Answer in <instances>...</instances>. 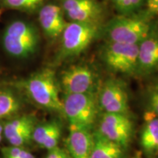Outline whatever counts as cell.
I'll return each mask as SVG.
<instances>
[{"instance_id":"cell-1","label":"cell","mask_w":158,"mask_h":158,"mask_svg":"<svg viewBox=\"0 0 158 158\" xmlns=\"http://www.w3.org/2000/svg\"><path fill=\"white\" fill-rule=\"evenodd\" d=\"M154 16L147 10L113 18L102 26L100 35L108 42L139 44L151 30L155 21Z\"/></svg>"},{"instance_id":"cell-20","label":"cell","mask_w":158,"mask_h":158,"mask_svg":"<svg viewBox=\"0 0 158 158\" xmlns=\"http://www.w3.org/2000/svg\"><path fill=\"white\" fill-rule=\"evenodd\" d=\"M44 0H3L6 7L23 11H31L41 5Z\"/></svg>"},{"instance_id":"cell-19","label":"cell","mask_w":158,"mask_h":158,"mask_svg":"<svg viewBox=\"0 0 158 158\" xmlns=\"http://www.w3.org/2000/svg\"><path fill=\"white\" fill-rule=\"evenodd\" d=\"M146 106L148 112L158 117V78L154 81L147 89Z\"/></svg>"},{"instance_id":"cell-26","label":"cell","mask_w":158,"mask_h":158,"mask_svg":"<svg viewBox=\"0 0 158 158\" xmlns=\"http://www.w3.org/2000/svg\"><path fill=\"white\" fill-rule=\"evenodd\" d=\"M122 1V0H112V2H114V4H115L116 6L118 5V4L121 2Z\"/></svg>"},{"instance_id":"cell-18","label":"cell","mask_w":158,"mask_h":158,"mask_svg":"<svg viewBox=\"0 0 158 158\" xmlns=\"http://www.w3.org/2000/svg\"><path fill=\"white\" fill-rule=\"evenodd\" d=\"M35 118L30 115H23L7 122L3 128V133L7 139L19 133L27 127L35 125Z\"/></svg>"},{"instance_id":"cell-4","label":"cell","mask_w":158,"mask_h":158,"mask_svg":"<svg viewBox=\"0 0 158 158\" xmlns=\"http://www.w3.org/2000/svg\"><path fill=\"white\" fill-rule=\"evenodd\" d=\"M62 114L70 125L92 130L99 116L98 92L64 94Z\"/></svg>"},{"instance_id":"cell-23","label":"cell","mask_w":158,"mask_h":158,"mask_svg":"<svg viewBox=\"0 0 158 158\" xmlns=\"http://www.w3.org/2000/svg\"><path fill=\"white\" fill-rule=\"evenodd\" d=\"M24 151V149L20 147L5 148L2 150L3 158H19Z\"/></svg>"},{"instance_id":"cell-27","label":"cell","mask_w":158,"mask_h":158,"mask_svg":"<svg viewBox=\"0 0 158 158\" xmlns=\"http://www.w3.org/2000/svg\"><path fill=\"white\" fill-rule=\"evenodd\" d=\"M3 128H4V127L2 126V124H0V134L3 133Z\"/></svg>"},{"instance_id":"cell-2","label":"cell","mask_w":158,"mask_h":158,"mask_svg":"<svg viewBox=\"0 0 158 158\" xmlns=\"http://www.w3.org/2000/svg\"><path fill=\"white\" fill-rule=\"evenodd\" d=\"M22 86L29 98L38 106L62 114L60 86L52 69L44 68L35 73L23 81Z\"/></svg>"},{"instance_id":"cell-5","label":"cell","mask_w":158,"mask_h":158,"mask_svg":"<svg viewBox=\"0 0 158 158\" xmlns=\"http://www.w3.org/2000/svg\"><path fill=\"white\" fill-rule=\"evenodd\" d=\"M102 26L69 22L61 35V45L56 57L62 61L82 54L100 35Z\"/></svg>"},{"instance_id":"cell-9","label":"cell","mask_w":158,"mask_h":158,"mask_svg":"<svg viewBox=\"0 0 158 158\" xmlns=\"http://www.w3.org/2000/svg\"><path fill=\"white\" fill-rule=\"evenodd\" d=\"M96 130L109 141L126 149L133 138L134 125L130 115L102 113Z\"/></svg>"},{"instance_id":"cell-3","label":"cell","mask_w":158,"mask_h":158,"mask_svg":"<svg viewBox=\"0 0 158 158\" xmlns=\"http://www.w3.org/2000/svg\"><path fill=\"white\" fill-rule=\"evenodd\" d=\"M39 34L31 23L25 21H13L3 33L4 48L12 56L25 59L36 52L39 44Z\"/></svg>"},{"instance_id":"cell-28","label":"cell","mask_w":158,"mask_h":158,"mask_svg":"<svg viewBox=\"0 0 158 158\" xmlns=\"http://www.w3.org/2000/svg\"><path fill=\"white\" fill-rule=\"evenodd\" d=\"M2 140V134H0V143H1Z\"/></svg>"},{"instance_id":"cell-30","label":"cell","mask_w":158,"mask_h":158,"mask_svg":"<svg viewBox=\"0 0 158 158\" xmlns=\"http://www.w3.org/2000/svg\"><path fill=\"white\" fill-rule=\"evenodd\" d=\"M1 15H2V10H0V18H1Z\"/></svg>"},{"instance_id":"cell-21","label":"cell","mask_w":158,"mask_h":158,"mask_svg":"<svg viewBox=\"0 0 158 158\" xmlns=\"http://www.w3.org/2000/svg\"><path fill=\"white\" fill-rule=\"evenodd\" d=\"M35 127V125H31L29 127H27L25 129L20 131L19 133L9 138L7 141L13 147H21V146L25 145V144L29 143L31 140H32V134Z\"/></svg>"},{"instance_id":"cell-29","label":"cell","mask_w":158,"mask_h":158,"mask_svg":"<svg viewBox=\"0 0 158 158\" xmlns=\"http://www.w3.org/2000/svg\"><path fill=\"white\" fill-rule=\"evenodd\" d=\"M133 158H141V157H140V156H136V157H133Z\"/></svg>"},{"instance_id":"cell-13","label":"cell","mask_w":158,"mask_h":158,"mask_svg":"<svg viewBox=\"0 0 158 158\" xmlns=\"http://www.w3.org/2000/svg\"><path fill=\"white\" fill-rule=\"evenodd\" d=\"M38 19L45 35L51 39L61 36L68 24L61 6L55 4H48L41 7Z\"/></svg>"},{"instance_id":"cell-31","label":"cell","mask_w":158,"mask_h":158,"mask_svg":"<svg viewBox=\"0 0 158 158\" xmlns=\"http://www.w3.org/2000/svg\"><path fill=\"white\" fill-rule=\"evenodd\" d=\"M157 153H158V152H157Z\"/></svg>"},{"instance_id":"cell-12","label":"cell","mask_w":158,"mask_h":158,"mask_svg":"<svg viewBox=\"0 0 158 158\" xmlns=\"http://www.w3.org/2000/svg\"><path fill=\"white\" fill-rule=\"evenodd\" d=\"M93 145V133L86 128L70 125L66 140L70 158H90Z\"/></svg>"},{"instance_id":"cell-11","label":"cell","mask_w":158,"mask_h":158,"mask_svg":"<svg viewBox=\"0 0 158 158\" xmlns=\"http://www.w3.org/2000/svg\"><path fill=\"white\" fill-rule=\"evenodd\" d=\"M158 72V21H155L149 34L138 44L136 75L149 76Z\"/></svg>"},{"instance_id":"cell-14","label":"cell","mask_w":158,"mask_h":158,"mask_svg":"<svg viewBox=\"0 0 158 158\" xmlns=\"http://www.w3.org/2000/svg\"><path fill=\"white\" fill-rule=\"evenodd\" d=\"M62 134V127L57 120H51L35 126L32 140L40 147L48 151L58 147Z\"/></svg>"},{"instance_id":"cell-15","label":"cell","mask_w":158,"mask_h":158,"mask_svg":"<svg viewBox=\"0 0 158 158\" xmlns=\"http://www.w3.org/2000/svg\"><path fill=\"white\" fill-rule=\"evenodd\" d=\"M145 117L140 143L144 154L148 157H153L158 152V117L149 112Z\"/></svg>"},{"instance_id":"cell-6","label":"cell","mask_w":158,"mask_h":158,"mask_svg":"<svg viewBox=\"0 0 158 158\" xmlns=\"http://www.w3.org/2000/svg\"><path fill=\"white\" fill-rule=\"evenodd\" d=\"M138 44L108 42L102 51V58L113 72L125 75H136Z\"/></svg>"},{"instance_id":"cell-22","label":"cell","mask_w":158,"mask_h":158,"mask_svg":"<svg viewBox=\"0 0 158 158\" xmlns=\"http://www.w3.org/2000/svg\"><path fill=\"white\" fill-rule=\"evenodd\" d=\"M144 1L145 0H122L116 7L122 15L132 14L141 7Z\"/></svg>"},{"instance_id":"cell-7","label":"cell","mask_w":158,"mask_h":158,"mask_svg":"<svg viewBox=\"0 0 158 158\" xmlns=\"http://www.w3.org/2000/svg\"><path fill=\"white\" fill-rule=\"evenodd\" d=\"M59 84L64 94L92 93L98 91V76L87 64L68 67L61 73Z\"/></svg>"},{"instance_id":"cell-10","label":"cell","mask_w":158,"mask_h":158,"mask_svg":"<svg viewBox=\"0 0 158 158\" xmlns=\"http://www.w3.org/2000/svg\"><path fill=\"white\" fill-rule=\"evenodd\" d=\"M61 7L70 22L101 26L104 7L98 0H61Z\"/></svg>"},{"instance_id":"cell-25","label":"cell","mask_w":158,"mask_h":158,"mask_svg":"<svg viewBox=\"0 0 158 158\" xmlns=\"http://www.w3.org/2000/svg\"><path fill=\"white\" fill-rule=\"evenodd\" d=\"M19 158H35V157L32 155V154L29 152L25 150V151L23 152V153L21 155V156Z\"/></svg>"},{"instance_id":"cell-16","label":"cell","mask_w":158,"mask_h":158,"mask_svg":"<svg viewBox=\"0 0 158 158\" xmlns=\"http://www.w3.org/2000/svg\"><path fill=\"white\" fill-rule=\"evenodd\" d=\"M92 133L93 145L90 158H123L125 149L109 141L97 130Z\"/></svg>"},{"instance_id":"cell-24","label":"cell","mask_w":158,"mask_h":158,"mask_svg":"<svg viewBox=\"0 0 158 158\" xmlns=\"http://www.w3.org/2000/svg\"><path fill=\"white\" fill-rule=\"evenodd\" d=\"M147 10L151 14L156 15L158 14V0H147Z\"/></svg>"},{"instance_id":"cell-8","label":"cell","mask_w":158,"mask_h":158,"mask_svg":"<svg viewBox=\"0 0 158 158\" xmlns=\"http://www.w3.org/2000/svg\"><path fill=\"white\" fill-rule=\"evenodd\" d=\"M98 101L103 113L130 115L129 98L123 81L116 78H108L98 91Z\"/></svg>"},{"instance_id":"cell-17","label":"cell","mask_w":158,"mask_h":158,"mask_svg":"<svg viewBox=\"0 0 158 158\" xmlns=\"http://www.w3.org/2000/svg\"><path fill=\"white\" fill-rule=\"evenodd\" d=\"M21 101L13 90L0 89V119L12 117L21 110Z\"/></svg>"}]
</instances>
